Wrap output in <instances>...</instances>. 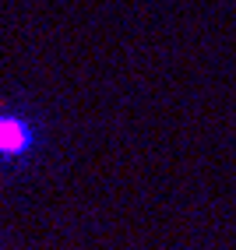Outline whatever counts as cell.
<instances>
[{"mask_svg": "<svg viewBox=\"0 0 236 250\" xmlns=\"http://www.w3.org/2000/svg\"><path fill=\"white\" fill-rule=\"evenodd\" d=\"M46 152V124L28 103L0 99V176H21Z\"/></svg>", "mask_w": 236, "mask_h": 250, "instance_id": "obj_1", "label": "cell"}]
</instances>
